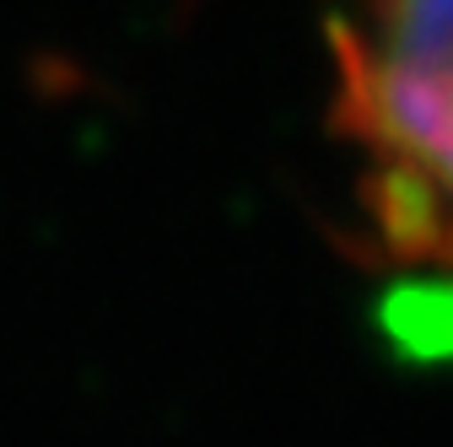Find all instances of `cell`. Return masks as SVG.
<instances>
[{
    "mask_svg": "<svg viewBox=\"0 0 453 447\" xmlns=\"http://www.w3.org/2000/svg\"><path fill=\"white\" fill-rule=\"evenodd\" d=\"M329 125L372 248L453 281V0H340Z\"/></svg>",
    "mask_w": 453,
    "mask_h": 447,
    "instance_id": "obj_1",
    "label": "cell"
}]
</instances>
